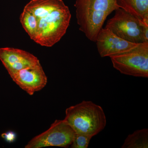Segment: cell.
I'll list each match as a JSON object with an SVG mask.
<instances>
[{
    "label": "cell",
    "mask_w": 148,
    "mask_h": 148,
    "mask_svg": "<svg viewBox=\"0 0 148 148\" xmlns=\"http://www.w3.org/2000/svg\"><path fill=\"white\" fill-rule=\"evenodd\" d=\"M25 7L36 17L37 44L51 47L66 34L71 14L62 0H32Z\"/></svg>",
    "instance_id": "6da1fadb"
},
{
    "label": "cell",
    "mask_w": 148,
    "mask_h": 148,
    "mask_svg": "<svg viewBox=\"0 0 148 148\" xmlns=\"http://www.w3.org/2000/svg\"><path fill=\"white\" fill-rule=\"evenodd\" d=\"M75 6L80 31L94 42L107 17L119 8L116 0H76Z\"/></svg>",
    "instance_id": "7a4b0ae2"
},
{
    "label": "cell",
    "mask_w": 148,
    "mask_h": 148,
    "mask_svg": "<svg viewBox=\"0 0 148 148\" xmlns=\"http://www.w3.org/2000/svg\"><path fill=\"white\" fill-rule=\"evenodd\" d=\"M64 120L75 133L92 138L103 130L107 124L102 107L90 101H83L69 107Z\"/></svg>",
    "instance_id": "3957f363"
},
{
    "label": "cell",
    "mask_w": 148,
    "mask_h": 148,
    "mask_svg": "<svg viewBox=\"0 0 148 148\" xmlns=\"http://www.w3.org/2000/svg\"><path fill=\"white\" fill-rule=\"evenodd\" d=\"M114 69L121 73L135 77H148V42L110 56Z\"/></svg>",
    "instance_id": "277c9868"
},
{
    "label": "cell",
    "mask_w": 148,
    "mask_h": 148,
    "mask_svg": "<svg viewBox=\"0 0 148 148\" xmlns=\"http://www.w3.org/2000/svg\"><path fill=\"white\" fill-rule=\"evenodd\" d=\"M75 132L64 120H56L45 132L30 140L25 148L48 147L67 148L73 142Z\"/></svg>",
    "instance_id": "5b68a950"
},
{
    "label": "cell",
    "mask_w": 148,
    "mask_h": 148,
    "mask_svg": "<svg viewBox=\"0 0 148 148\" xmlns=\"http://www.w3.org/2000/svg\"><path fill=\"white\" fill-rule=\"evenodd\" d=\"M143 21L119 8L115 10L112 18L108 20L105 28L109 29L118 36L130 42H145Z\"/></svg>",
    "instance_id": "8992f818"
},
{
    "label": "cell",
    "mask_w": 148,
    "mask_h": 148,
    "mask_svg": "<svg viewBox=\"0 0 148 148\" xmlns=\"http://www.w3.org/2000/svg\"><path fill=\"white\" fill-rule=\"evenodd\" d=\"M10 76L20 88L30 95L41 90L47 84V77L40 63L20 70Z\"/></svg>",
    "instance_id": "52a82bcc"
},
{
    "label": "cell",
    "mask_w": 148,
    "mask_h": 148,
    "mask_svg": "<svg viewBox=\"0 0 148 148\" xmlns=\"http://www.w3.org/2000/svg\"><path fill=\"white\" fill-rule=\"evenodd\" d=\"M0 60L10 75L40 63L38 58L32 53L10 47L0 48Z\"/></svg>",
    "instance_id": "ba28073f"
},
{
    "label": "cell",
    "mask_w": 148,
    "mask_h": 148,
    "mask_svg": "<svg viewBox=\"0 0 148 148\" xmlns=\"http://www.w3.org/2000/svg\"><path fill=\"white\" fill-rule=\"evenodd\" d=\"M95 42L101 57H110L122 53L135 47L139 44L125 40L105 28H102L100 30Z\"/></svg>",
    "instance_id": "9c48e42d"
},
{
    "label": "cell",
    "mask_w": 148,
    "mask_h": 148,
    "mask_svg": "<svg viewBox=\"0 0 148 148\" xmlns=\"http://www.w3.org/2000/svg\"><path fill=\"white\" fill-rule=\"evenodd\" d=\"M119 8L148 23V0H116Z\"/></svg>",
    "instance_id": "30bf717a"
},
{
    "label": "cell",
    "mask_w": 148,
    "mask_h": 148,
    "mask_svg": "<svg viewBox=\"0 0 148 148\" xmlns=\"http://www.w3.org/2000/svg\"><path fill=\"white\" fill-rule=\"evenodd\" d=\"M122 148H148V129L135 130L125 140Z\"/></svg>",
    "instance_id": "8fae6325"
},
{
    "label": "cell",
    "mask_w": 148,
    "mask_h": 148,
    "mask_svg": "<svg viewBox=\"0 0 148 148\" xmlns=\"http://www.w3.org/2000/svg\"><path fill=\"white\" fill-rule=\"evenodd\" d=\"M23 28L30 38L34 40L36 35L37 22L36 17L30 10L25 6L20 17Z\"/></svg>",
    "instance_id": "7c38bea8"
},
{
    "label": "cell",
    "mask_w": 148,
    "mask_h": 148,
    "mask_svg": "<svg viewBox=\"0 0 148 148\" xmlns=\"http://www.w3.org/2000/svg\"><path fill=\"white\" fill-rule=\"evenodd\" d=\"M92 137L75 133L70 147L71 148H87Z\"/></svg>",
    "instance_id": "4fadbf2b"
},
{
    "label": "cell",
    "mask_w": 148,
    "mask_h": 148,
    "mask_svg": "<svg viewBox=\"0 0 148 148\" xmlns=\"http://www.w3.org/2000/svg\"><path fill=\"white\" fill-rule=\"evenodd\" d=\"M1 136L7 142L10 143L13 142L16 138V135L15 133L12 131L3 133Z\"/></svg>",
    "instance_id": "5bb4252c"
}]
</instances>
